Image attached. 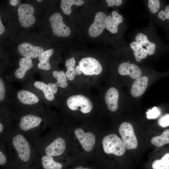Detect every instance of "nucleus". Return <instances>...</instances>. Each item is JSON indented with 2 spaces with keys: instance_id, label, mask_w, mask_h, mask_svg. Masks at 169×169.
Here are the masks:
<instances>
[{
  "instance_id": "nucleus-31",
  "label": "nucleus",
  "mask_w": 169,
  "mask_h": 169,
  "mask_svg": "<svg viewBox=\"0 0 169 169\" xmlns=\"http://www.w3.org/2000/svg\"><path fill=\"white\" fill-rule=\"evenodd\" d=\"M159 18L162 19L163 21L166 19L169 20V5L167 6L165 8V11L161 10L160 11L158 14Z\"/></svg>"
},
{
  "instance_id": "nucleus-16",
  "label": "nucleus",
  "mask_w": 169,
  "mask_h": 169,
  "mask_svg": "<svg viewBox=\"0 0 169 169\" xmlns=\"http://www.w3.org/2000/svg\"><path fill=\"white\" fill-rule=\"evenodd\" d=\"M123 20L122 16L116 11H114L112 13V17L110 15L107 17L106 28L110 32L115 33L118 31V25Z\"/></svg>"
},
{
  "instance_id": "nucleus-28",
  "label": "nucleus",
  "mask_w": 169,
  "mask_h": 169,
  "mask_svg": "<svg viewBox=\"0 0 169 169\" xmlns=\"http://www.w3.org/2000/svg\"><path fill=\"white\" fill-rule=\"evenodd\" d=\"M148 6L151 11L153 13H156L160 7V2L159 0H149Z\"/></svg>"
},
{
  "instance_id": "nucleus-23",
  "label": "nucleus",
  "mask_w": 169,
  "mask_h": 169,
  "mask_svg": "<svg viewBox=\"0 0 169 169\" xmlns=\"http://www.w3.org/2000/svg\"><path fill=\"white\" fill-rule=\"evenodd\" d=\"M84 3V2L82 0H62L60 2V7L65 14L69 15L71 13V7L72 5L81 6Z\"/></svg>"
},
{
  "instance_id": "nucleus-30",
  "label": "nucleus",
  "mask_w": 169,
  "mask_h": 169,
  "mask_svg": "<svg viewBox=\"0 0 169 169\" xmlns=\"http://www.w3.org/2000/svg\"><path fill=\"white\" fill-rule=\"evenodd\" d=\"M137 62H140L142 59L146 58L148 54L146 49L142 48L138 52L134 53Z\"/></svg>"
},
{
  "instance_id": "nucleus-12",
  "label": "nucleus",
  "mask_w": 169,
  "mask_h": 169,
  "mask_svg": "<svg viewBox=\"0 0 169 169\" xmlns=\"http://www.w3.org/2000/svg\"><path fill=\"white\" fill-rule=\"evenodd\" d=\"M119 73L121 75H128L134 79L140 77L141 71L136 65L128 62H123L120 64L118 68Z\"/></svg>"
},
{
  "instance_id": "nucleus-14",
  "label": "nucleus",
  "mask_w": 169,
  "mask_h": 169,
  "mask_svg": "<svg viewBox=\"0 0 169 169\" xmlns=\"http://www.w3.org/2000/svg\"><path fill=\"white\" fill-rule=\"evenodd\" d=\"M119 92L115 88L112 87L106 91L105 100L109 110L111 111H115L118 107Z\"/></svg>"
},
{
  "instance_id": "nucleus-7",
  "label": "nucleus",
  "mask_w": 169,
  "mask_h": 169,
  "mask_svg": "<svg viewBox=\"0 0 169 169\" xmlns=\"http://www.w3.org/2000/svg\"><path fill=\"white\" fill-rule=\"evenodd\" d=\"M79 65L83 73L87 75H98L101 73L102 70L99 62L90 57L82 59L79 62Z\"/></svg>"
},
{
  "instance_id": "nucleus-39",
  "label": "nucleus",
  "mask_w": 169,
  "mask_h": 169,
  "mask_svg": "<svg viewBox=\"0 0 169 169\" xmlns=\"http://www.w3.org/2000/svg\"><path fill=\"white\" fill-rule=\"evenodd\" d=\"M4 27L1 22V20L0 19V34H3L4 31Z\"/></svg>"
},
{
  "instance_id": "nucleus-25",
  "label": "nucleus",
  "mask_w": 169,
  "mask_h": 169,
  "mask_svg": "<svg viewBox=\"0 0 169 169\" xmlns=\"http://www.w3.org/2000/svg\"><path fill=\"white\" fill-rule=\"evenodd\" d=\"M152 167L153 169H169V153H166L160 159L154 161Z\"/></svg>"
},
{
  "instance_id": "nucleus-33",
  "label": "nucleus",
  "mask_w": 169,
  "mask_h": 169,
  "mask_svg": "<svg viewBox=\"0 0 169 169\" xmlns=\"http://www.w3.org/2000/svg\"><path fill=\"white\" fill-rule=\"evenodd\" d=\"M131 48L134 51V53H136L142 48V46L136 41H133L130 44Z\"/></svg>"
},
{
  "instance_id": "nucleus-18",
  "label": "nucleus",
  "mask_w": 169,
  "mask_h": 169,
  "mask_svg": "<svg viewBox=\"0 0 169 169\" xmlns=\"http://www.w3.org/2000/svg\"><path fill=\"white\" fill-rule=\"evenodd\" d=\"M17 97L18 100L24 104L33 105L39 101L38 97L32 93L25 90H22L18 92Z\"/></svg>"
},
{
  "instance_id": "nucleus-35",
  "label": "nucleus",
  "mask_w": 169,
  "mask_h": 169,
  "mask_svg": "<svg viewBox=\"0 0 169 169\" xmlns=\"http://www.w3.org/2000/svg\"><path fill=\"white\" fill-rule=\"evenodd\" d=\"M108 6L111 7L114 5L116 6H120L122 3L121 0H106Z\"/></svg>"
},
{
  "instance_id": "nucleus-13",
  "label": "nucleus",
  "mask_w": 169,
  "mask_h": 169,
  "mask_svg": "<svg viewBox=\"0 0 169 169\" xmlns=\"http://www.w3.org/2000/svg\"><path fill=\"white\" fill-rule=\"evenodd\" d=\"M42 121V119L39 117L28 115L21 118L19 126L22 130L27 131L38 126Z\"/></svg>"
},
{
  "instance_id": "nucleus-29",
  "label": "nucleus",
  "mask_w": 169,
  "mask_h": 169,
  "mask_svg": "<svg viewBox=\"0 0 169 169\" xmlns=\"http://www.w3.org/2000/svg\"><path fill=\"white\" fill-rule=\"evenodd\" d=\"M146 117L148 119H155L158 117L161 114L160 110L156 107H154L151 110H149L146 112Z\"/></svg>"
},
{
  "instance_id": "nucleus-32",
  "label": "nucleus",
  "mask_w": 169,
  "mask_h": 169,
  "mask_svg": "<svg viewBox=\"0 0 169 169\" xmlns=\"http://www.w3.org/2000/svg\"><path fill=\"white\" fill-rule=\"evenodd\" d=\"M159 125L162 127L169 126V114H166L161 117L158 120Z\"/></svg>"
},
{
  "instance_id": "nucleus-37",
  "label": "nucleus",
  "mask_w": 169,
  "mask_h": 169,
  "mask_svg": "<svg viewBox=\"0 0 169 169\" xmlns=\"http://www.w3.org/2000/svg\"><path fill=\"white\" fill-rule=\"evenodd\" d=\"M7 159L5 155L2 151H0V165H1L4 164L6 162Z\"/></svg>"
},
{
  "instance_id": "nucleus-17",
  "label": "nucleus",
  "mask_w": 169,
  "mask_h": 169,
  "mask_svg": "<svg viewBox=\"0 0 169 169\" xmlns=\"http://www.w3.org/2000/svg\"><path fill=\"white\" fill-rule=\"evenodd\" d=\"M19 68L14 73L15 77L18 79H22L24 76L26 72L33 66V63L30 58L24 57L21 58L19 62Z\"/></svg>"
},
{
  "instance_id": "nucleus-34",
  "label": "nucleus",
  "mask_w": 169,
  "mask_h": 169,
  "mask_svg": "<svg viewBox=\"0 0 169 169\" xmlns=\"http://www.w3.org/2000/svg\"><path fill=\"white\" fill-rule=\"evenodd\" d=\"M5 93V88L2 79L0 78V101L4 99Z\"/></svg>"
},
{
  "instance_id": "nucleus-20",
  "label": "nucleus",
  "mask_w": 169,
  "mask_h": 169,
  "mask_svg": "<svg viewBox=\"0 0 169 169\" xmlns=\"http://www.w3.org/2000/svg\"><path fill=\"white\" fill-rule=\"evenodd\" d=\"M136 42L139 43L142 46H145L146 50L149 55L154 54L156 48L155 44L151 42L147 39V36L142 33H138L135 37Z\"/></svg>"
},
{
  "instance_id": "nucleus-24",
  "label": "nucleus",
  "mask_w": 169,
  "mask_h": 169,
  "mask_svg": "<svg viewBox=\"0 0 169 169\" xmlns=\"http://www.w3.org/2000/svg\"><path fill=\"white\" fill-rule=\"evenodd\" d=\"M34 85L36 88L43 91L45 98L48 100L51 101L54 100V94L45 83L41 81H36L34 83Z\"/></svg>"
},
{
  "instance_id": "nucleus-36",
  "label": "nucleus",
  "mask_w": 169,
  "mask_h": 169,
  "mask_svg": "<svg viewBox=\"0 0 169 169\" xmlns=\"http://www.w3.org/2000/svg\"><path fill=\"white\" fill-rule=\"evenodd\" d=\"M50 91L54 94H56L58 90L57 87L54 83H49L47 84Z\"/></svg>"
},
{
  "instance_id": "nucleus-38",
  "label": "nucleus",
  "mask_w": 169,
  "mask_h": 169,
  "mask_svg": "<svg viewBox=\"0 0 169 169\" xmlns=\"http://www.w3.org/2000/svg\"><path fill=\"white\" fill-rule=\"evenodd\" d=\"M75 70L76 75H80L82 72L79 65L75 67Z\"/></svg>"
},
{
  "instance_id": "nucleus-40",
  "label": "nucleus",
  "mask_w": 169,
  "mask_h": 169,
  "mask_svg": "<svg viewBox=\"0 0 169 169\" xmlns=\"http://www.w3.org/2000/svg\"><path fill=\"white\" fill-rule=\"evenodd\" d=\"M17 0H10V3L11 5H15L17 4Z\"/></svg>"
},
{
  "instance_id": "nucleus-26",
  "label": "nucleus",
  "mask_w": 169,
  "mask_h": 169,
  "mask_svg": "<svg viewBox=\"0 0 169 169\" xmlns=\"http://www.w3.org/2000/svg\"><path fill=\"white\" fill-rule=\"evenodd\" d=\"M75 64L74 58L68 59L65 62V66L67 70L65 74L67 79L70 81L73 80L76 75L74 68Z\"/></svg>"
},
{
  "instance_id": "nucleus-6",
  "label": "nucleus",
  "mask_w": 169,
  "mask_h": 169,
  "mask_svg": "<svg viewBox=\"0 0 169 169\" xmlns=\"http://www.w3.org/2000/svg\"><path fill=\"white\" fill-rule=\"evenodd\" d=\"M18 11L19 21L21 25L28 28L34 24L36 18L33 15L34 10L32 6L26 3L21 4L19 6Z\"/></svg>"
},
{
  "instance_id": "nucleus-5",
  "label": "nucleus",
  "mask_w": 169,
  "mask_h": 169,
  "mask_svg": "<svg viewBox=\"0 0 169 169\" xmlns=\"http://www.w3.org/2000/svg\"><path fill=\"white\" fill-rule=\"evenodd\" d=\"M51 27L54 35L59 37H67L71 33L70 28L66 26L63 21V18L60 13H56L49 18Z\"/></svg>"
},
{
  "instance_id": "nucleus-27",
  "label": "nucleus",
  "mask_w": 169,
  "mask_h": 169,
  "mask_svg": "<svg viewBox=\"0 0 169 169\" xmlns=\"http://www.w3.org/2000/svg\"><path fill=\"white\" fill-rule=\"evenodd\" d=\"M53 76L57 79V81L54 83L57 87L59 86L61 87L64 88L66 87L68 83L67 82V79L65 73L62 71H54L53 73Z\"/></svg>"
},
{
  "instance_id": "nucleus-4",
  "label": "nucleus",
  "mask_w": 169,
  "mask_h": 169,
  "mask_svg": "<svg viewBox=\"0 0 169 169\" xmlns=\"http://www.w3.org/2000/svg\"><path fill=\"white\" fill-rule=\"evenodd\" d=\"M12 143L19 158L24 162L28 161L31 152L29 144L26 138L22 135H17L13 137Z\"/></svg>"
},
{
  "instance_id": "nucleus-1",
  "label": "nucleus",
  "mask_w": 169,
  "mask_h": 169,
  "mask_svg": "<svg viewBox=\"0 0 169 169\" xmlns=\"http://www.w3.org/2000/svg\"><path fill=\"white\" fill-rule=\"evenodd\" d=\"M102 143L105 152L117 156L123 155L125 151V147L121 139L116 135L111 134L105 136Z\"/></svg>"
},
{
  "instance_id": "nucleus-11",
  "label": "nucleus",
  "mask_w": 169,
  "mask_h": 169,
  "mask_svg": "<svg viewBox=\"0 0 169 169\" xmlns=\"http://www.w3.org/2000/svg\"><path fill=\"white\" fill-rule=\"evenodd\" d=\"M65 147V140L62 138L58 137L46 147L45 152L46 155L49 156H58L64 152Z\"/></svg>"
},
{
  "instance_id": "nucleus-8",
  "label": "nucleus",
  "mask_w": 169,
  "mask_h": 169,
  "mask_svg": "<svg viewBox=\"0 0 169 169\" xmlns=\"http://www.w3.org/2000/svg\"><path fill=\"white\" fill-rule=\"evenodd\" d=\"M106 15L102 12H99L96 14L94 21L88 30L91 37H96L102 33L106 26Z\"/></svg>"
},
{
  "instance_id": "nucleus-9",
  "label": "nucleus",
  "mask_w": 169,
  "mask_h": 169,
  "mask_svg": "<svg viewBox=\"0 0 169 169\" xmlns=\"http://www.w3.org/2000/svg\"><path fill=\"white\" fill-rule=\"evenodd\" d=\"M74 133L84 150L91 151L95 142V135L90 132L85 133L81 128L76 129Z\"/></svg>"
},
{
  "instance_id": "nucleus-22",
  "label": "nucleus",
  "mask_w": 169,
  "mask_h": 169,
  "mask_svg": "<svg viewBox=\"0 0 169 169\" xmlns=\"http://www.w3.org/2000/svg\"><path fill=\"white\" fill-rule=\"evenodd\" d=\"M41 164L44 169H61L62 167V165L55 162L52 157L46 155L42 157Z\"/></svg>"
},
{
  "instance_id": "nucleus-2",
  "label": "nucleus",
  "mask_w": 169,
  "mask_h": 169,
  "mask_svg": "<svg viewBox=\"0 0 169 169\" xmlns=\"http://www.w3.org/2000/svg\"><path fill=\"white\" fill-rule=\"evenodd\" d=\"M119 133L122 141L127 149H134L137 148L138 142L132 125L128 122H123L120 125Z\"/></svg>"
},
{
  "instance_id": "nucleus-3",
  "label": "nucleus",
  "mask_w": 169,
  "mask_h": 169,
  "mask_svg": "<svg viewBox=\"0 0 169 169\" xmlns=\"http://www.w3.org/2000/svg\"><path fill=\"white\" fill-rule=\"evenodd\" d=\"M68 108L73 110H79L84 113L90 112L93 108V104L89 99L82 95H72L66 101Z\"/></svg>"
},
{
  "instance_id": "nucleus-21",
  "label": "nucleus",
  "mask_w": 169,
  "mask_h": 169,
  "mask_svg": "<svg viewBox=\"0 0 169 169\" xmlns=\"http://www.w3.org/2000/svg\"><path fill=\"white\" fill-rule=\"evenodd\" d=\"M151 143L154 145L161 147L169 143V129L165 130L160 135L153 137Z\"/></svg>"
},
{
  "instance_id": "nucleus-42",
  "label": "nucleus",
  "mask_w": 169,
  "mask_h": 169,
  "mask_svg": "<svg viewBox=\"0 0 169 169\" xmlns=\"http://www.w3.org/2000/svg\"><path fill=\"white\" fill-rule=\"evenodd\" d=\"M3 126L2 124L0 123V132H1L3 129Z\"/></svg>"
},
{
  "instance_id": "nucleus-10",
  "label": "nucleus",
  "mask_w": 169,
  "mask_h": 169,
  "mask_svg": "<svg viewBox=\"0 0 169 169\" xmlns=\"http://www.w3.org/2000/svg\"><path fill=\"white\" fill-rule=\"evenodd\" d=\"M19 52L25 57L36 58L38 57L44 52L41 47L34 46L27 43L23 42L20 44L18 47Z\"/></svg>"
},
{
  "instance_id": "nucleus-41",
  "label": "nucleus",
  "mask_w": 169,
  "mask_h": 169,
  "mask_svg": "<svg viewBox=\"0 0 169 169\" xmlns=\"http://www.w3.org/2000/svg\"><path fill=\"white\" fill-rule=\"evenodd\" d=\"M74 169H90L89 168L85 167V168H83L82 167L79 166L77 167L76 168H75Z\"/></svg>"
},
{
  "instance_id": "nucleus-43",
  "label": "nucleus",
  "mask_w": 169,
  "mask_h": 169,
  "mask_svg": "<svg viewBox=\"0 0 169 169\" xmlns=\"http://www.w3.org/2000/svg\"><path fill=\"white\" fill-rule=\"evenodd\" d=\"M36 1H37L38 2H41L42 1V0H37Z\"/></svg>"
},
{
  "instance_id": "nucleus-19",
  "label": "nucleus",
  "mask_w": 169,
  "mask_h": 169,
  "mask_svg": "<svg viewBox=\"0 0 169 169\" xmlns=\"http://www.w3.org/2000/svg\"><path fill=\"white\" fill-rule=\"evenodd\" d=\"M53 53V50L50 49L44 51L38 57L39 62L37 65L38 68L46 70H49L50 69L49 60Z\"/></svg>"
},
{
  "instance_id": "nucleus-15",
  "label": "nucleus",
  "mask_w": 169,
  "mask_h": 169,
  "mask_svg": "<svg viewBox=\"0 0 169 169\" xmlns=\"http://www.w3.org/2000/svg\"><path fill=\"white\" fill-rule=\"evenodd\" d=\"M148 79L146 76H140L136 79L132 84L131 94L134 97L141 95L146 90L148 84Z\"/></svg>"
}]
</instances>
